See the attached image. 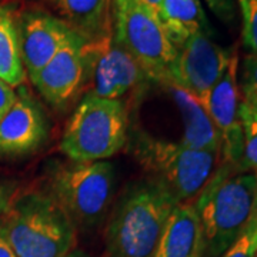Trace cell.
Here are the masks:
<instances>
[{"mask_svg":"<svg viewBox=\"0 0 257 257\" xmlns=\"http://www.w3.org/2000/svg\"><path fill=\"white\" fill-rule=\"evenodd\" d=\"M233 49H223L207 33L193 35L177 47L165 84H175L204 104L210 90L224 73Z\"/></svg>","mask_w":257,"mask_h":257,"instance_id":"obj_8","label":"cell"},{"mask_svg":"<svg viewBox=\"0 0 257 257\" xmlns=\"http://www.w3.org/2000/svg\"><path fill=\"white\" fill-rule=\"evenodd\" d=\"M159 18L176 49L196 33H213L200 0H163Z\"/></svg>","mask_w":257,"mask_h":257,"instance_id":"obj_17","label":"cell"},{"mask_svg":"<svg viewBox=\"0 0 257 257\" xmlns=\"http://www.w3.org/2000/svg\"><path fill=\"white\" fill-rule=\"evenodd\" d=\"M89 79L86 87L96 97L121 100L128 92L136 90L150 80L143 67L110 35L86 43Z\"/></svg>","mask_w":257,"mask_h":257,"instance_id":"obj_9","label":"cell"},{"mask_svg":"<svg viewBox=\"0 0 257 257\" xmlns=\"http://www.w3.org/2000/svg\"><path fill=\"white\" fill-rule=\"evenodd\" d=\"M254 173H256V177H257V170H256V172H254Z\"/></svg>","mask_w":257,"mask_h":257,"instance_id":"obj_30","label":"cell"},{"mask_svg":"<svg viewBox=\"0 0 257 257\" xmlns=\"http://www.w3.org/2000/svg\"><path fill=\"white\" fill-rule=\"evenodd\" d=\"M0 257H16L12 248L8 246V243L0 237Z\"/></svg>","mask_w":257,"mask_h":257,"instance_id":"obj_27","label":"cell"},{"mask_svg":"<svg viewBox=\"0 0 257 257\" xmlns=\"http://www.w3.org/2000/svg\"><path fill=\"white\" fill-rule=\"evenodd\" d=\"M239 53L237 47L233 49L230 62L221 74L219 82L214 84L204 107L213 120L220 136V157L223 163L239 166L243 155V132L239 117Z\"/></svg>","mask_w":257,"mask_h":257,"instance_id":"obj_11","label":"cell"},{"mask_svg":"<svg viewBox=\"0 0 257 257\" xmlns=\"http://www.w3.org/2000/svg\"><path fill=\"white\" fill-rule=\"evenodd\" d=\"M143 5H146L149 9H152L157 16L160 15V9H162V2L163 0H140Z\"/></svg>","mask_w":257,"mask_h":257,"instance_id":"obj_26","label":"cell"},{"mask_svg":"<svg viewBox=\"0 0 257 257\" xmlns=\"http://www.w3.org/2000/svg\"><path fill=\"white\" fill-rule=\"evenodd\" d=\"M16 194V183L12 180H0V216L8 210Z\"/></svg>","mask_w":257,"mask_h":257,"instance_id":"obj_25","label":"cell"},{"mask_svg":"<svg viewBox=\"0 0 257 257\" xmlns=\"http://www.w3.org/2000/svg\"><path fill=\"white\" fill-rule=\"evenodd\" d=\"M193 203L202 221L204 257H220L256 214V173L221 162Z\"/></svg>","mask_w":257,"mask_h":257,"instance_id":"obj_2","label":"cell"},{"mask_svg":"<svg viewBox=\"0 0 257 257\" xmlns=\"http://www.w3.org/2000/svg\"><path fill=\"white\" fill-rule=\"evenodd\" d=\"M211 12L224 22H231L234 19V3L233 0H206Z\"/></svg>","mask_w":257,"mask_h":257,"instance_id":"obj_23","label":"cell"},{"mask_svg":"<svg viewBox=\"0 0 257 257\" xmlns=\"http://www.w3.org/2000/svg\"><path fill=\"white\" fill-rule=\"evenodd\" d=\"M111 37L138 60L150 80L165 84L177 49L153 10L140 0H111Z\"/></svg>","mask_w":257,"mask_h":257,"instance_id":"obj_7","label":"cell"},{"mask_svg":"<svg viewBox=\"0 0 257 257\" xmlns=\"http://www.w3.org/2000/svg\"><path fill=\"white\" fill-rule=\"evenodd\" d=\"M9 111L0 119V156H25L47 142L50 124L45 110L28 90L20 89Z\"/></svg>","mask_w":257,"mask_h":257,"instance_id":"obj_13","label":"cell"},{"mask_svg":"<svg viewBox=\"0 0 257 257\" xmlns=\"http://www.w3.org/2000/svg\"><path fill=\"white\" fill-rule=\"evenodd\" d=\"M18 12L10 3L0 5V79L19 87L26 79L18 33Z\"/></svg>","mask_w":257,"mask_h":257,"instance_id":"obj_18","label":"cell"},{"mask_svg":"<svg viewBox=\"0 0 257 257\" xmlns=\"http://www.w3.org/2000/svg\"><path fill=\"white\" fill-rule=\"evenodd\" d=\"M25 2H43V0H25Z\"/></svg>","mask_w":257,"mask_h":257,"instance_id":"obj_29","label":"cell"},{"mask_svg":"<svg viewBox=\"0 0 257 257\" xmlns=\"http://www.w3.org/2000/svg\"><path fill=\"white\" fill-rule=\"evenodd\" d=\"M45 9L86 42L111 33V0H43Z\"/></svg>","mask_w":257,"mask_h":257,"instance_id":"obj_14","label":"cell"},{"mask_svg":"<svg viewBox=\"0 0 257 257\" xmlns=\"http://www.w3.org/2000/svg\"><path fill=\"white\" fill-rule=\"evenodd\" d=\"M173 97L183 121L180 143L193 150L220 153V136L204 104L175 84H165Z\"/></svg>","mask_w":257,"mask_h":257,"instance_id":"obj_16","label":"cell"},{"mask_svg":"<svg viewBox=\"0 0 257 257\" xmlns=\"http://www.w3.org/2000/svg\"><path fill=\"white\" fill-rule=\"evenodd\" d=\"M114 166L101 162L55 163L47 172V192L76 229H93L106 217L114 197Z\"/></svg>","mask_w":257,"mask_h":257,"instance_id":"obj_5","label":"cell"},{"mask_svg":"<svg viewBox=\"0 0 257 257\" xmlns=\"http://www.w3.org/2000/svg\"><path fill=\"white\" fill-rule=\"evenodd\" d=\"M64 257H92L89 253H86V251H83V250H79V248H74L72 250L67 256Z\"/></svg>","mask_w":257,"mask_h":257,"instance_id":"obj_28","label":"cell"},{"mask_svg":"<svg viewBox=\"0 0 257 257\" xmlns=\"http://www.w3.org/2000/svg\"><path fill=\"white\" fill-rule=\"evenodd\" d=\"M239 92L243 100L257 104V55L248 53L244 57Z\"/></svg>","mask_w":257,"mask_h":257,"instance_id":"obj_22","label":"cell"},{"mask_svg":"<svg viewBox=\"0 0 257 257\" xmlns=\"http://www.w3.org/2000/svg\"><path fill=\"white\" fill-rule=\"evenodd\" d=\"M153 257H204V237L194 203L177 204Z\"/></svg>","mask_w":257,"mask_h":257,"instance_id":"obj_15","label":"cell"},{"mask_svg":"<svg viewBox=\"0 0 257 257\" xmlns=\"http://www.w3.org/2000/svg\"><path fill=\"white\" fill-rule=\"evenodd\" d=\"M16 96H18V93L15 90V87H12L0 79V119L13 106V103L16 100Z\"/></svg>","mask_w":257,"mask_h":257,"instance_id":"obj_24","label":"cell"},{"mask_svg":"<svg viewBox=\"0 0 257 257\" xmlns=\"http://www.w3.org/2000/svg\"><path fill=\"white\" fill-rule=\"evenodd\" d=\"M130 150L147 179L170 193L177 204L194 202L214 175L220 153L193 150L180 142H169L138 132Z\"/></svg>","mask_w":257,"mask_h":257,"instance_id":"obj_4","label":"cell"},{"mask_svg":"<svg viewBox=\"0 0 257 257\" xmlns=\"http://www.w3.org/2000/svg\"><path fill=\"white\" fill-rule=\"evenodd\" d=\"M239 117L243 132V155L237 172L257 170V104L240 99Z\"/></svg>","mask_w":257,"mask_h":257,"instance_id":"obj_19","label":"cell"},{"mask_svg":"<svg viewBox=\"0 0 257 257\" xmlns=\"http://www.w3.org/2000/svg\"><path fill=\"white\" fill-rule=\"evenodd\" d=\"M128 116L123 100L86 94L66 124L60 150L70 162H101L127 143Z\"/></svg>","mask_w":257,"mask_h":257,"instance_id":"obj_6","label":"cell"},{"mask_svg":"<svg viewBox=\"0 0 257 257\" xmlns=\"http://www.w3.org/2000/svg\"><path fill=\"white\" fill-rule=\"evenodd\" d=\"M18 33L25 70L33 77L76 35L45 8L18 12Z\"/></svg>","mask_w":257,"mask_h":257,"instance_id":"obj_12","label":"cell"},{"mask_svg":"<svg viewBox=\"0 0 257 257\" xmlns=\"http://www.w3.org/2000/svg\"><path fill=\"white\" fill-rule=\"evenodd\" d=\"M86 40L74 35L49 63L30 77L37 92L56 109H63L86 89L89 64Z\"/></svg>","mask_w":257,"mask_h":257,"instance_id":"obj_10","label":"cell"},{"mask_svg":"<svg viewBox=\"0 0 257 257\" xmlns=\"http://www.w3.org/2000/svg\"><path fill=\"white\" fill-rule=\"evenodd\" d=\"M241 15L243 45L250 55H257V0H236Z\"/></svg>","mask_w":257,"mask_h":257,"instance_id":"obj_20","label":"cell"},{"mask_svg":"<svg viewBox=\"0 0 257 257\" xmlns=\"http://www.w3.org/2000/svg\"><path fill=\"white\" fill-rule=\"evenodd\" d=\"M0 237L16 257H64L76 248L77 229L47 190L15 196L0 216Z\"/></svg>","mask_w":257,"mask_h":257,"instance_id":"obj_1","label":"cell"},{"mask_svg":"<svg viewBox=\"0 0 257 257\" xmlns=\"http://www.w3.org/2000/svg\"><path fill=\"white\" fill-rule=\"evenodd\" d=\"M220 257H257V211L244 231Z\"/></svg>","mask_w":257,"mask_h":257,"instance_id":"obj_21","label":"cell"},{"mask_svg":"<svg viewBox=\"0 0 257 257\" xmlns=\"http://www.w3.org/2000/svg\"><path fill=\"white\" fill-rule=\"evenodd\" d=\"M176 206L170 193L147 177L128 186L107 226V257L155 256Z\"/></svg>","mask_w":257,"mask_h":257,"instance_id":"obj_3","label":"cell"}]
</instances>
